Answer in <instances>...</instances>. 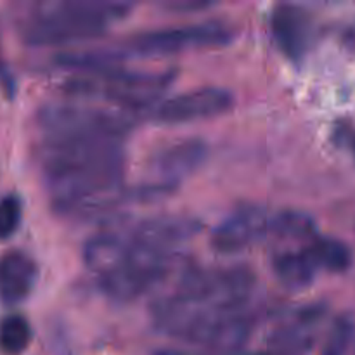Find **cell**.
<instances>
[{
	"label": "cell",
	"mask_w": 355,
	"mask_h": 355,
	"mask_svg": "<svg viewBox=\"0 0 355 355\" xmlns=\"http://www.w3.org/2000/svg\"><path fill=\"white\" fill-rule=\"evenodd\" d=\"M44 137H103L121 141L137 125V114L89 101H52L37 113Z\"/></svg>",
	"instance_id": "obj_4"
},
{
	"label": "cell",
	"mask_w": 355,
	"mask_h": 355,
	"mask_svg": "<svg viewBox=\"0 0 355 355\" xmlns=\"http://www.w3.org/2000/svg\"><path fill=\"white\" fill-rule=\"evenodd\" d=\"M234 106V96L222 87H200L162 101L155 107L156 123L184 125L210 120L229 113Z\"/></svg>",
	"instance_id": "obj_8"
},
{
	"label": "cell",
	"mask_w": 355,
	"mask_h": 355,
	"mask_svg": "<svg viewBox=\"0 0 355 355\" xmlns=\"http://www.w3.org/2000/svg\"><path fill=\"white\" fill-rule=\"evenodd\" d=\"M234 38V26L222 19H207L182 26L159 28L134 35L121 45L125 58H165L198 49H217Z\"/></svg>",
	"instance_id": "obj_5"
},
{
	"label": "cell",
	"mask_w": 355,
	"mask_h": 355,
	"mask_svg": "<svg viewBox=\"0 0 355 355\" xmlns=\"http://www.w3.org/2000/svg\"><path fill=\"white\" fill-rule=\"evenodd\" d=\"M123 225L135 243L168 253H177L179 246L201 232V222L187 215H155L134 222L123 220Z\"/></svg>",
	"instance_id": "obj_9"
},
{
	"label": "cell",
	"mask_w": 355,
	"mask_h": 355,
	"mask_svg": "<svg viewBox=\"0 0 355 355\" xmlns=\"http://www.w3.org/2000/svg\"><path fill=\"white\" fill-rule=\"evenodd\" d=\"M23 218V203L16 194H7L0 200V239H9L16 234Z\"/></svg>",
	"instance_id": "obj_17"
},
{
	"label": "cell",
	"mask_w": 355,
	"mask_h": 355,
	"mask_svg": "<svg viewBox=\"0 0 355 355\" xmlns=\"http://www.w3.org/2000/svg\"><path fill=\"white\" fill-rule=\"evenodd\" d=\"M270 31L279 51L291 61H300L311 42V17L291 3H279L270 14Z\"/></svg>",
	"instance_id": "obj_10"
},
{
	"label": "cell",
	"mask_w": 355,
	"mask_h": 355,
	"mask_svg": "<svg viewBox=\"0 0 355 355\" xmlns=\"http://www.w3.org/2000/svg\"><path fill=\"white\" fill-rule=\"evenodd\" d=\"M33 331L26 318L10 314L0 321V354L23 355L30 347Z\"/></svg>",
	"instance_id": "obj_16"
},
{
	"label": "cell",
	"mask_w": 355,
	"mask_h": 355,
	"mask_svg": "<svg viewBox=\"0 0 355 355\" xmlns=\"http://www.w3.org/2000/svg\"><path fill=\"white\" fill-rule=\"evenodd\" d=\"M315 269H324L329 272H345L352 266V252L343 241L328 236H315L304 245Z\"/></svg>",
	"instance_id": "obj_14"
},
{
	"label": "cell",
	"mask_w": 355,
	"mask_h": 355,
	"mask_svg": "<svg viewBox=\"0 0 355 355\" xmlns=\"http://www.w3.org/2000/svg\"><path fill=\"white\" fill-rule=\"evenodd\" d=\"M0 85H2L3 92H6L7 96H10V97L14 96V90H16V83H14L12 73H10L9 66H7L6 59H3L2 47H0Z\"/></svg>",
	"instance_id": "obj_20"
},
{
	"label": "cell",
	"mask_w": 355,
	"mask_h": 355,
	"mask_svg": "<svg viewBox=\"0 0 355 355\" xmlns=\"http://www.w3.org/2000/svg\"><path fill=\"white\" fill-rule=\"evenodd\" d=\"M272 215L260 205L234 208L210 234V246L218 255H236L270 238Z\"/></svg>",
	"instance_id": "obj_7"
},
{
	"label": "cell",
	"mask_w": 355,
	"mask_h": 355,
	"mask_svg": "<svg viewBox=\"0 0 355 355\" xmlns=\"http://www.w3.org/2000/svg\"><path fill=\"white\" fill-rule=\"evenodd\" d=\"M163 9L170 10V12H198V10H207L210 7H214V3L210 2H196V0H191V2H182V0H173V2H165L162 3Z\"/></svg>",
	"instance_id": "obj_19"
},
{
	"label": "cell",
	"mask_w": 355,
	"mask_h": 355,
	"mask_svg": "<svg viewBox=\"0 0 355 355\" xmlns=\"http://www.w3.org/2000/svg\"><path fill=\"white\" fill-rule=\"evenodd\" d=\"M354 336V322L347 318H340L333 324L329 338L326 342L322 355H345Z\"/></svg>",
	"instance_id": "obj_18"
},
{
	"label": "cell",
	"mask_w": 355,
	"mask_h": 355,
	"mask_svg": "<svg viewBox=\"0 0 355 355\" xmlns=\"http://www.w3.org/2000/svg\"><path fill=\"white\" fill-rule=\"evenodd\" d=\"M318 236V225L314 218L309 217L304 211L284 210L272 215V225H270V238L277 241L288 243H309Z\"/></svg>",
	"instance_id": "obj_15"
},
{
	"label": "cell",
	"mask_w": 355,
	"mask_h": 355,
	"mask_svg": "<svg viewBox=\"0 0 355 355\" xmlns=\"http://www.w3.org/2000/svg\"><path fill=\"white\" fill-rule=\"evenodd\" d=\"M51 207L68 218L107 215L125 196L123 142L103 137H44L37 151Z\"/></svg>",
	"instance_id": "obj_1"
},
{
	"label": "cell",
	"mask_w": 355,
	"mask_h": 355,
	"mask_svg": "<svg viewBox=\"0 0 355 355\" xmlns=\"http://www.w3.org/2000/svg\"><path fill=\"white\" fill-rule=\"evenodd\" d=\"M175 71H127L111 69L101 73H73L64 80L69 99L101 103L130 113L155 110L166 90L175 82Z\"/></svg>",
	"instance_id": "obj_3"
},
{
	"label": "cell",
	"mask_w": 355,
	"mask_h": 355,
	"mask_svg": "<svg viewBox=\"0 0 355 355\" xmlns=\"http://www.w3.org/2000/svg\"><path fill=\"white\" fill-rule=\"evenodd\" d=\"M272 270L277 281L291 291H302L309 288L314 283L318 274V269L305 253L304 246L300 250H277L272 257Z\"/></svg>",
	"instance_id": "obj_13"
},
{
	"label": "cell",
	"mask_w": 355,
	"mask_h": 355,
	"mask_svg": "<svg viewBox=\"0 0 355 355\" xmlns=\"http://www.w3.org/2000/svg\"><path fill=\"white\" fill-rule=\"evenodd\" d=\"M38 283V266L28 253L9 250L0 255V302L17 305L26 300Z\"/></svg>",
	"instance_id": "obj_11"
},
{
	"label": "cell",
	"mask_w": 355,
	"mask_h": 355,
	"mask_svg": "<svg viewBox=\"0 0 355 355\" xmlns=\"http://www.w3.org/2000/svg\"><path fill=\"white\" fill-rule=\"evenodd\" d=\"M207 158L208 144L203 139L187 137L163 146L149 156L146 179L134 189V198L151 203L170 196L203 166Z\"/></svg>",
	"instance_id": "obj_6"
},
{
	"label": "cell",
	"mask_w": 355,
	"mask_h": 355,
	"mask_svg": "<svg viewBox=\"0 0 355 355\" xmlns=\"http://www.w3.org/2000/svg\"><path fill=\"white\" fill-rule=\"evenodd\" d=\"M132 7L128 2L96 0L37 3L21 23L19 33L31 47L94 40L103 37L111 24L127 17Z\"/></svg>",
	"instance_id": "obj_2"
},
{
	"label": "cell",
	"mask_w": 355,
	"mask_h": 355,
	"mask_svg": "<svg viewBox=\"0 0 355 355\" xmlns=\"http://www.w3.org/2000/svg\"><path fill=\"white\" fill-rule=\"evenodd\" d=\"M200 355H272L269 352H250V350H236V352H205Z\"/></svg>",
	"instance_id": "obj_21"
},
{
	"label": "cell",
	"mask_w": 355,
	"mask_h": 355,
	"mask_svg": "<svg viewBox=\"0 0 355 355\" xmlns=\"http://www.w3.org/2000/svg\"><path fill=\"white\" fill-rule=\"evenodd\" d=\"M324 315V309L319 305L305 307L293 318L281 322L269 340V354L272 355H302L311 349L314 342V326Z\"/></svg>",
	"instance_id": "obj_12"
}]
</instances>
